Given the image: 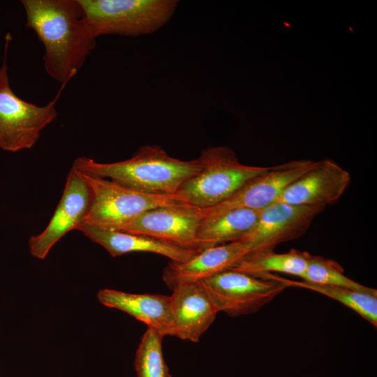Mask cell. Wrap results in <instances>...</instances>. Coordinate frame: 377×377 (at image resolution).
I'll return each instance as SVG.
<instances>
[{"label":"cell","mask_w":377,"mask_h":377,"mask_svg":"<svg viewBox=\"0 0 377 377\" xmlns=\"http://www.w3.org/2000/svg\"><path fill=\"white\" fill-rule=\"evenodd\" d=\"M26 27L45 48L47 74L62 84L74 77L95 49L97 38L79 0H22Z\"/></svg>","instance_id":"cell-1"},{"label":"cell","mask_w":377,"mask_h":377,"mask_svg":"<svg viewBox=\"0 0 377 377\" xmlns=\"http://www.w3.org/2000/svg\"><path fill=\"white\" fill-rule=\"evenodd\" d=\"M72 167L142 193L172 195L200 170L202 164L199 158L184 161L170 156L160 146L145 145L127 160L100 163L79 157Z\"/></svg>","instance_id":"cell-2"},{"label":"cell","mask_w":377,"mask_h":377,"mask_svg":"<svg viewBox=\"0 0 377 377\" xmlns=\"http://www.w3.org/2000/svg\"><path fill=\"white\" fill-rule=\"evenodd\" d=\"M198 158L202 164L200 170L182 184L177 195L186 203L200 209L220 203L249 180L270 168L241 163L228 147L205 149Z\"/></svg>","instance_id":"cell-3"},{"label":"cell","mask_w":377,"mask_h":377,"mask_svg":"<svg viewBox=\"0 0 377 377\" xmlns=\"http://www.w3.org/2000/svg\"><path fill=\"white\" fill-rule=\"evenodd\" d=\"M94 35L139 36L165 25L175 12L176 0H79Z\"/></svg>","instance_id":"cell-4"},{"label":"cell","mask_w":377,"mask_h":377,"mask_svg":"<svg viewBox=\"0 0 377 377\" xmlns=\"http://www.w3.org/2000/svg\"><path fill=\"white\" fill-rule=\"evenodd\" d=\"M5 56L0 67V149L17 152L31 149L42 131L58 116L57 101L66 84L45 105H37L17 96L10 84L6 53L10 35L6 37Z\"/></svg>","instance_id":"cell-5"},{"label":"cell","mask_w":377,"mask_h":377,"mask_svg":"<svg viewBox=\"0 0 377 377\" xmlns=\"http://www.w3.org/2000/svg\"><path fill=\"white\" fill-rule=\"evenodd\" d=\"M79 172L91 192L89 208L82 223L116 229L149 209L186 203L177 194H147L106 178Z\"/></svg>","instance_id":"cell-6"},{"label":"cell","mask_w":377,"mask_h":377,"mask_svg":"<svg viewBox=\"0 0 377 377\" xmlns=\"http://www.w3.org/2000/svg\"><path fill=\"white\" fill-rule=\"evenodd\" d=\"M200 283L218 311L232 317L258 311L288 288L284 278L272 273L253 276L230 269Z\"/></svg>","instance_id":"cell-7"},{"label":"cell","mask_w":377,"mask_h":377,"mask_svg":"<svg viewBox=\"0 0 377 377\" xmlns=\"http://www.w3.org/2000/svg\"><path fill=\"white\" fill-rule=\"evenodd\" d=\"M314 163L315 161L311 160H295L272 166L267 171L249 180L223 201L201 209L202 217L237 209L260 211L276 202L287 186Z\"/></svg>","instance_id":"cell-8"},{"label":"cell","mask_w":377,"mask_h":377,"mask_svg":"<svg viewBox=\"0 0 377 377\" xmlns=\"http://www.w3.org/2000/svg\"><path fill=\"white\" fill-rule=\"evenodd\" d=\"M202 219L201 209L181 203L146 211L116 230L146 235L200 251L197 232Z\"/></svg>","instance_id":"cell-9"},{"label":"cell","mask_w":377,"mask_h":377,"mask_svg":"<svg viewBox=\"0 0 377 377\" xmlns=\"http://www.w3.org/2000/svg\"><path fill=\"white\" fill-rule=\"evenodd\" d=\"M325 207L276 201L260 210L253 230L241 241L247 245L249 253L273 251L278 244L305 233Z\"/></svg>","instance_id":"cell-10"},{"label":"cell","mask_w":377,"mask_h":377,"mask_svg":"<svg viewBox=\"0 0 377 377\" xmlns=\"http://www.w3.org/2000/svg\"><path fill=\"white\" fill-rule=\"evenodd\" d=\"M91 192L82 174L72 167L61 198L45 230L29 239L31 254L44 259L51 249L69 231L76 230L87 214Z\"/></svg>","instance_id":"cell-11"},{"label":"cell","mask_w":377,"mask_h":377,"mask_svg":"<svg viewBox=\"0 0 377 377\" xmlns=\"http://www.w3.org/2000/svg\"><path fill=\"white\" fill-rule=\"evenodd\" d=\"M350 180V173L334 161H315L312 168L287 186L277 201L325 207L341 197Z\"/></svg>","instance_id":"cell-12"},{"label":"cell","mask_w":377,"mask_h":377,"mask_svg":"<svg viewBox=\"0 0 377 377\" xmlns=\"http://www.w3.org/2000/svg\"><path fill=\"white\" fill-rule=\"evenodd\" d=\"M172 291L171 336L198 342L214 321L218 310L200 283L182 284Z\"/></svg>","instance_id":"cell-13"},{"label":"cell","mask_w":377,"mask_h":377,"mask_svg":"<svg viewBox=\"0 0 377 377\" xmlns=\"http://www.w3.org/2000/svg\"><path fill=\"white\" fill-rule=\"evenodd\" d=\"M249 253L242 241L209 247L187 261H170L163 270V281L171 290L182 284L200 283L232 268Z\"/></svg>","instance_id":"cell-14"},{"label":"cell","mask_w":377,"mask_h":377,"mask_svg":"<svg viewBox=\"0 0 377 377\" xmlns=\"http://www.w3.org/2000/svg\"><path fill=\"white\" fill-rule=\"evenodd\" d=\"M76 230L81 231L91 241L102 246L112 257L131 252H148L167 257L171 262L183 263L200 252L146 235L110 228L81 223Z\"/></svg>","instance_id":"cell-15"},{"label":"cell","mask_w":377,"mask_h":377,"mask_svg":"<svg viewBox=\"0 0 377 377\" xmlns=\"http://www.w3.org/2000/svg\"><path fill=\"white\" fill-rule=\"evenodd\" d=\"M97 297L104 306L124 311L163 337L172 334L171 297L165 295L135 294L101 289Z\"/></svg>","instance_id":"cell-16"},{"label":"cell","mask_w":377,"mask_h":377,"mask_svg":"<svg viewBox=\"0 0 377 377\" xmlns=\"http://www.w3.org/2000/svg\"><path fill=\"white\" fill-rule=\"evenodd\" d=\"M260 212L237 209L202 217L197 232L200 250L241 241L253 230Z\"/></svg>","instance_id":"cell-17"},{"label":"cell","mask_w":377,"mask_h":377,"mask_svg":"<svg viewBox=\"0 0 377 377\" xmlns=\"http://www.w3.org/2000/svg\"><path fill=\"white\" fill-rule=\"evenodd\" d=\"M310 253L292 249L286 253H275L274 251L252 252L244 256L230 269L244 272L253 276L279 272L304 276Z\"/></svg>","instance_id":"cell-18"},{"label":"cell","mask_w":377,"mask_h":377,"mask_svg":"<svg viewBox=\"0 0 377 377\" xmlns=\"http://www.w3.org/2000/svg\"><path fill=\"white\" fill-rule=\"evenodd\" d=\"M289 287L302 288L311 290L335 300L362 318L377 327V290L362 291L348 288L325 286L309 283L304 281H294L284 279Z\"/></svg>","instance_id":"cell-19"},{"label":"cell","mask_w":377,"mask_h":377,"mask_svg":"<svg viewBox=\"0 0 377 377\" xmlns=\"http://www.w3.org/2000/svg\"><path fill=\"white\" fill-rule=\"evenodd\" d=\"M163 337L158 332L147 327L136 350L135 369L137 377H172L163 357Z\"/></svg>","instance_id":"cell-20"},{"label":"cell","mask_w":377,"mask_h":377,"mask_svg":"<svg viewBox=\"0 0 377 377\" xmlns=\"http://www.w3.org/2000/svg\"><path fill=\"white\" fill-rule=\"evenodd\" d=\"M302 279L311 283L348 288L362 291L374 290L346 276L344 269L337 262L320 256L310 255Z\"/></svg>","instance_id":"cell-21"}]
</instances>
